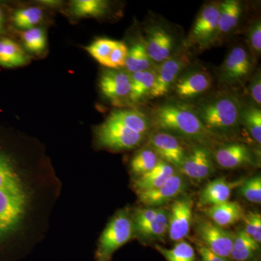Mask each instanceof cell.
Here are the masks:
<instances>
[{
	"mask_svg": "<svg viewBox=\"0 0 261 261\" xmlns=\"http://www.w3.org/2000/svg\"><path fill=\"white\" fill-rule=\"evenodd\" d=\"M147 34L145 48L151 61L161 63L172 56L174 42L167 32L155 27L149 29Z\"/></svg>",
	"mask_w": 261,
	"mask_h": 261,
	"instance_id": "ac0fdd59",
	"label": "cell"
},
{
	"mask_svg": "<svg viewBox=\"0 0 261 261\" xmlns=\"http://www.w3.org/2000/svg\"><path fill=\"white\" fill-rule=\"evenodd\" d=\"M190 62L189 56L179 53L161 63V66L156 70L155 82L149 97L158 98L166 95Z\"/></svg>",
	"mask_w": 261,
	"mask_h": 261,
	"instance_id": "30bf717a",
	"label": "cell"
},
{
	"mask_svg": "<svg viewBox=\"0 0 261 261\" xmlns=\"http://www.w3.org/2000/svg\"><path fill=\"white\" fill-rule=\"evenodd\" d=\"M249 92L253 100L257 104V107L260 108L261 104V80L260 72L254 75L250 86H249Z\"/></svg>",
	"mask_w": 261,
	"mask_h": 261,
	"instance_id": "f35d334b",
	"label": "cell"
},
{
	"mask_svg": "<svg viewBox=\"0 0 261 261\" xmlns=\"http://www.w3.org/2000/svg\"><path fill=\"white\" fill-rule=\"evenodd\" d=\"M155 248L167 261H196V255L193 247L185 240L176 243L171 249L156 245Z\"/></svg>",
	"mask_w": 261,
	"mask_h": 261,
	"instance_id": "1f68e13d",
	"label": "cell"
},
{
	"mask_svg": "<svg viewBox=\"0 0 261 261\" xmlns=\"http://www.w3.org/2000/svg\"><path fill=\"white\" fill-rule=\"evenodd\" d=\"M241 123L246 127L254 140L261 143V111L260 108L255 106L243 108Z\"/></svg>",
	"mask_w": 261,
	"mask_h": 261,
	"instance_id": "d6a6232c",
	"label": "cell"
},
{
	"mask_svg": "<svg viewBox=\"0 0 261 261\" xmlns=\"http://www.w3.org/2000/svg\"><path fill=\"white\" fill-rule=\"evenodd\" d=\"M259 245L243 229L235 233L230 258L234 261H249L256 255Z\"/></svg>",
	"mask_w": 261,
	"mask_h": 261,
	"instance_id": "484cf974",
	"label": "cell"
},
{
	"mask_svg": "<svg viewBox=\"0 0 261 261\" xmlns=\"http://www.w3.org/2000/svg\"><path fill=\"white\" fill-rule=\"evenodd\" d=\"M247 42L254 57L258 58L261 53V23L257 19L250 25L247 32Z\"/></svg>",
	"mask_w": 261,
	"mask_h": 261,
	"instance_id": "74e56055",
	"label": "cell"
},
{
	"mask_svg": "<svg viewBox=\"0 0 261 261\" xmlns=\"http://www.w3.org/2000/svg\"><path fill=\"white\" fill-rule=\"evenodd\" d=\"M70 12L77 18H101L110 11V4L103 0H75L70 3Z\"/></svg>",
	"mask_w": 261,
	"mask_h": 261,
	"instance_id": "4316f807",
	"label": "cell"
},
{
	"mask_svg": "<svg viewBox=\"0 0 261 261\" xmlns=\"http://www.w3.org/2000/svg\"><path fill=\"white\" fill-rule=\"evenodd\" d=\"M110 116L118 120L130 130L146 135L150 127V121L144 113L134 109L116 110Z\"/></svg>",
	"mask_w": 261,
	"mask_h": 261,
	"instance_id": "d4e9b609",
	"label": "cell"
},
{
	"mask_svg": "<svg viewBox=\"0 0 261 261\" xmlns=\"http://www.w3.org/2000/svg\"><path fill=\"white\" fill-rule=\"evenodd\" d=\"M22 190L23 183L14 157L0 138V240L13 223Z\"/></svg>",
	"mask_w": 261,
	"mask_h": 261,
	"instance_id": "3957f363",
	"label": "cell"
},
{
	"mask_svg": "<svg viewBox=\"0 0 261 261\" xmlns=\"http://www.w3.org/2000/svg\"><path fill=\"white\" fill-rule=\"evenodd\" d=\"M20 39L24 48L33 54H42L47 49V33L44 29L34 27L23 31L20 33Z\"/></svg>",
	"mask_w": 261,
	"mask_h": 261,
	"instance_id": "4dcf8cb0",
	"label": "cell"
},
{
	"mask_svg": "<svg viewBox=\"0 0 261 261\" xmlns=\"http://www.w3.org/2000/svg\"><path fill=\"white\" fill-rule=\"evenodd\" d=\"M168 211L163 207L139 209L132 218L135 232L143 240H163L168 231Z\"/></svg>",
	"mask_w": 261,
	"mask_h": 261,
	"instance_id": "ba28073f",
	"label": "cell"
},
{
	"mask_svg": "<svg viewBox=\"0 0 261 261\" xmlns=\"http://www.w3.org/2000/svg\"><path fill=\"white\" fill-rule=\"evenodd\" d=\"M192 108L205 128L219 137L236 130L241 122V101L230 92L214 94Z\"/></svg>",
	"mask_w": 261,
	"mask_h": 261,
	"instance_id": "7a4b0ae2",
	"label": "cell"
},
{
	"mask_svg": "<svg viewBox=\"0 0 261 261\" xmlns=\"http://www.w3.org/2000/svg\"><path fill=\"white\" fill-rule=\"evenodd\" d=\"M244 181L245 179L228 181L217 178L209 182L201 192L199 206L207 207L228 202L233 190L241 186Z\"/></svg>",
	"mask_w": 261,
	"mask_h": 261,
	"instance_id": "e0dca14e",
	"label": "cell"
},
{
	"mask_svg": "<svg viewBox=\"0 0 261 261\" xmlns=\"http://www.w3.org/2000/svg\"><path fill=\"white\" fill-rule=\"evenodd\" d=\"M97 143L112 150H128L138 147L145 135L130 130L118 120L110 116L95 129Z\"/></svg>",
	"mask_w": 261,
	"mask_h": 261,
	"instance_id": "5b68a950",
	"label": "cell"
},
{
	"mask_svg": "<svg viewBox=\"0 0 261 261\" xmlns=\"http://www.w3.org/2000/svg\"><path fill=\"white\" fill-rule=\"evenodd\" d=\"M175 173L173 166L160 160L153 169L136 178L135 190L137 192L153 190L162 185Z\"/></svg>",
	"mask_w": 261,
	"mask_h": 261,
	"instance_id": "7402d4cb",
	"label": "cell"
},
{
	"mask_svg": "<svg viewBox=\"0 0 261 261\" xmlns=\"http://www.w3.org/2000/svg\"><path fill=\"white\" fill-rule=\"evenodd\" d=\"M185 178L181 174L176 172L161 186L153 190L137 192V195L144 205L160 207L176 198L185 190Z\"/></svg>",
	"mask_w": 261,
	"mask_h": 261,
	"instance_id": "9a60e30c",
	"label": "cell"
},
{
	"mask_svg": "<svg viewBox=\"0 0 261 261\" xmlns=\"http://www.w3.org/2000/svg\"><path fill=\"white\" fill-rule=\"evenodd\" d=\"M195 228L201 243L216 255L230 258L235 233L202 217L197 218Z\"/></svg>",
	"mask_w": 261,
	"mask_h": 261,
	"instance_id": "9c48e42d",
	"label": "cell"
},
{
	"mask_svg": "<svg viewBox=\"0 0 261 261\" xmlns=\"http://www.w3.org/2000/svg\"><path fill=\"white\" fill-rule=\"evenodd\" d=\"M179 169L184 174L195 180L204 179L213 172L210 149L197 145L186 155Z\"/></svg>",
	"mask_w": 261,
	"mask_h": 261,
	"instance_id": "2e32d148",
	"label": "cell"
},
{
	"mask_svg": "<svg viewBox=\"0 0 261 261\" xmlns=\"http://www.w3.org/2000/svg\"><path fill=\"white\" fill-rule=\"evenodd\" d=\"M130 75L132 89L129 102L138 103L150 94L151 90L155 82L156 70L149 69L145 71L137 72Z\"/></svg>",
	"mask_w": 261,
	"mask_h": 261,
	"instance_id": "cb8c5ba5",
	"label": "cell"
},
{
	"mask_svg": "<svg viewBox=\"0 0 261 261\" xmlns=\"http://www.w3.org/2000/svg\"><path fill=\"white\" fill-rule=\"evenodd\" d=\"M214 159L226 169L242 167L253 162L250 149L241 143H229L220 147L215 151Z\"/></svg>",
	"mask_w": 261,
	"mask_h": 261,
	"instance_id": "d6986e66",
	"label": "cell"
},
{
	"mask_svg": "<svg viewBox=\"0 0 261 261\" xmlns=\"http://www.w3.org/2000/svg\"><path fill=\"white\" fill-rule=\"evenodd\" d=\"M99 89L103 95L116 104L129 101L130 75L125 70L107 69L99 79Z\"/></svg>",
	"mask_w": 261,
	"mask_h": 261,
	"instance_id": "8fae6325",
	"label": "cell"
},
{
	"mask_svg": "<svg viewBox=\"0 0 261 261\" xmlns=\"http://www.w3.org/2000/svg\"><path fill=\"white\" fill-rule=\"evenodd\" d=\"M41 3L43 5H51V6H56V5H60V2L58 1H42Z\"/></svg>",
	"mask_w": 261,
	"mask_h": 261,
	"instance_id": "b9f144b4",
	"label": "cell"
},
{
	"mask_svg": "<svg viewBox=\"0 0 261 261\" xmlns=\"http://www.w3.org/2000/svg\"><path fill=\"white\" fill-rule=\"evenodd\" d=\"M193 202L190 198L178 199L173 202L168 216V235L173 242L181 241L190 231Z\"/></svg>",
	"mask_w": 261,
	"mask_h": 261,
	"instance_id": "4fadbf2b",
	"label": "cell"
},
{
	"mask_svg": "<svg viewBox=\"0 0 261 261\" xmlns=\"http://www.w3.org/2000/svg\"><path fill=\"white\" fill-rule=\"evenodd\" d=\"M116 42L109 38H98L86 47V50L98 63L105 66Z\"/></svg>",
	"mask_w": 261,
	"mask_h": 261,
	"instance_id": "836d02e7",
	"label": "cell"
},
{
	"mask_svg": "<svg viewBox=\"0 0 261 261\" xmlns=\"http://www.w3.org/2000/svg\"><path fill=\"white\" fill-rule=\"evenodd\" d=\"M197 251L200 255L201 261H230L229 259L219 256L214 252L211 251L200 242L197 243Z\"/></svg>",
	"mask_w": 261,
	"mask_h": 261,
	"instance_id": "ab89813d",
	"label": "cell"
},
{
	"mask_svg": "<svg viewBox=\"0 0 261 261\" xmlns=\"http://www.w3.org/2000/svg\"><path fill=\"white\" fill-rule=\"evenodd\" d=\"M152 61L146 50L144 42H137L128 49L124 68L129 74L151 69Z\"/></svg>",
	"mask_w": 261,
	"mask_h": 261,
	"instance_id": "f1b7e54d",
	"label": "cell"
},
{
	"mask_svg": "<svg viewBox=\"0 0 261 261\" xmlns=\"http://www.w3.org/2000/svg\"><path fill=\"white\" fill-rule=\"evenodd\" d=\"M205 213L208 219L221 227H228L245 217V211L240 203L228 202L205 207Z\"/></svg>",
	"mask_w": 261,
	"mask_h": 261,
	"instance_id": "ffe728a7",
	"label": "cell"
},
{
	"mask_svg": "<svg viewBox=\"0 0 261 261\" xmlns=\"http://www.w3.org/2000/svg\"><path fill=\"white\" fill-rule=\"evenodd\" d=\"M127 55H128V48L126 44L119 41H117L116 45L113 48L111 56L108 58L105 67L109 69H118L123 68L125 65Z\"/></svg>",
	"mask_w": 261,
	"mask_h": 261,
	"instance_id": "d590c367",
	"label": "cell"
},
{
	"mask_svg": "<svg viewBox=\"0 0 261 261\" xmlns=\"http://www.w3.org/2000/svg\"><path fill=\"white\" fill-rule=\"evenodd\" d=\"M245 221V228H243L250 237L260 244L261 242V215L258 213L249 212L245 215L243 219Z\"/></svg>",
	"mask_w": 261,
	"mask_h": 261,
	"instance_id": "8d00e7d4",
	"label": "cell"
},
{
	"mask_svg": "<svg viewBox=\"0 0 261 261\" xmlns=\"http://www.w3.org/2000/svg\"><path fill=\"white\" fill-rule=\"evenodd\" d=\"M31 58L23 48L12 38L0 37V67L18 68L28 64Z\"/></svg>",
	"mask_w": 261,
	"mask_h": 261,
	"instance_id": "44dd1931",
	"label": "cell"
},
{
	"mask_svg": "<svg viewBox=\"0 0 261 261\" xmlns=\"http://www.w3.org/2000/svg\"><path fill=\"white\" fill-rule=\"evenodd\" d=\"M160 161L159 155L150 147L140 149L130 163L132 173L137 177L148 173Z\"/></svg>",
	"mask_w": 261,
	"mask_h": 261,
	"instance_id": "f546056e",
	"label": "cell"
},
{
	"mask_svg": "<svg viewBox=\"0 0 261 261\" xmlns=\"http://www.w3.org/2000/svg\"><path fill=\"white\" fill-rule=\"evenodd\" d=\"M243 13L240 2L226 0L220 3L218 20V40L236 28Z\"/></svg>",
	"mask_w": 261,
	"mask_h": 261,
	"instance_id": "603a6c76",
	"label": "cell"
},
{
	"mask_svg": "<svg viewBox=\"0 0 261 261\" xmlns=\"http://www.w3.org/2000/svg\"><path fill=\"white\" fill-rule=\"evenodd\" d=\"M149 147L165 162L178 168L186 158L185 148L176 136L167 132H159L149 137Z\"/></svg>",
	"mask_w": 261,
	"mask_h": 261,
	"instance_id": "5bb4252c",
	"label": "cell"
},
{
	"mask_svg": "<svg viewBox=\"0 0 261 261\" xmlns=\"http://www.w3.org/2000/svg\"><path fill=\"white\" fill-rule=\"evenodd\" d=\"M135 233L133 221L126 210L120 211L110 221L98 243V261H109L115 252L128 243Z\"/></svg>",
	"mask_w": 261,
	"mask_h": 261,
	"instance_id": "277c9868",
	"label": "cell"
},
{
	"mask_svg": "<svg viewBox=\"0 0 261 261\" xmlns=\"http://www.w3.org/2000/svg\"><path fill=\"white\" fill-rule=\"evenodd\" d=\"M219 5L211 3L201 8L189 34V44L207 48L218 42Z\"/></svg>",
	"mask_w": 261,
	"mask_h": 261,
	"instance_id": "52a82bcc",
	"label": "cell"
},
{
	"mask_svg": "<svg viewBox=\"0 0 261 261\" xmlns=\"http://www.w3.org/2000/svg\"><path fill=\"white\" fill-rule=\"evenodd\" d=\"M212 85V78L205 70L195 69L180 75L172 86L176 97L183 100L195 99L205 93Z\"/></svg>",
	"mask_w": 261,
	"mask_h": 261,
	"instance_id": "7c38bea8",
	"label": "cell"
},
{
	"mask_svg": "<svg viewBox=\"0 0 261 261\" xmlns=\"http://www.w3.org/2000/svg\"><path fill=\"white\" fill-rule=\"evenodd\" d=\"M149 121L161 132L185 137L208 149L219 137L205 128L192 106L177 101H168L154 107Z\"/></svg>",
	"mask_w": 261,
	"mask_h": 261,
	"instance_id": "6da1fadb",
	"label": "cell"
},
{
	"mask_svg": "<svg viewBox=\"0 0 261 261\" xmlns=\"http://www.w3.org/2000/svg\"><path fill=\"white\" fill-rule=\"evenodd\" d=\"M240 192L243 197L252 203L261 202V177L260 175L245 180L240 187Z\"/></svg>",
	"mask_w": 261,
	"mask_h": 261,
	"instance_id": "e575fe53",
	"label": "cell"
},
{
	"mask_svg": "<svg viewBox=\"0 0 261 261\" xmlns=\"http://www.w3.org/2000/svg\"><path fill=\"white\" fill-rule=\"evenodd\" d=\"M7 25H8V15H7L6 10L3 5L0 4V37L5 36Z\"/></svg>",
	"mask_w": 261,
	"mask_h": 261,
	"instance_id": "60d3db41",
	"label": "cell"
},
{
	"mask_svg": "<svg viewBox=\"0 0 261 261\" xmlns=\"http://www.w3.org/2000/svg\"><path fill=\"white\" fill-rule=\"evenodd\" d=\"M252 57L242 45L233 47L218 70L220 83L227 87L242 85L251 75Z\"/></svg>",
	"mask_w": 261,
	"mask_h": 261,
	"instance_id": "8992f818",
	"label": "cell"
},
{
	"mask_svg": "<svg viewBox=\"0 0 261 261\" xmlns=\"http://www.w3.org/2000/svg\"><path fill=\"white\" fill-rule=\"evenodd\" d=\"M44 18V10L39 7L18 8L10 15V20L15 28L24 31L37 27Z\"/></svg>",
	"mask_w": 261,
	"mask_h": 261,
	"instance_id": "83f0119b",
	"label": "cell"
}]
</instances>
